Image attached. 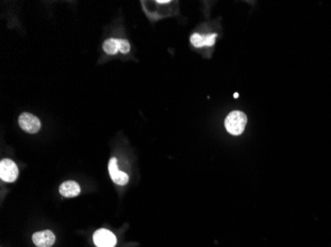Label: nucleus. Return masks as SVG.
Wrapping results in <instances>:
<instances>
[{
    "instance_id": "nucleus-1",
    "label": "nucleus",
    "mask_w": 331,
    "mask_h": 247,
    "mask_svg": "<svg viewBox=\"0 0 331 247\" xmlns=\"http://www.w3.org/2000/svg\"><path fill=\"white\" fill-rule=\"evenodd\" d=\"M247 116L241 111H233L224 121L225 129L232 136H240L246 127Z\"/></svg>"
},
{
    "instance_id": "nucleus-2",
    "label": "nucleus",
    "mask_w": 331,
    "mask_h": 247,
    "mask_svg": "<svg viewBox=\"0 0 331 247\" xmlns=\"http://www.w3.org/2000/svg\"><path fill=\"white\" fill-rule=\"evenodd\" d=\"M19 174L16 163L11 159H3L0 162V178L1 180L12 183L14 182Z\"/></svg>"
},
{
    "instance_id": "nucleus-3",
    "label": "nucleus",
    "mask_w": 331,
    "mask_h": 247,
    "mask_svg": "<svg viewBox=\"0 0 331 247\" xmlns=\"http://www.w3.org/2000/svg\"><path fill=\"white\" fill-rule=\"evenodd\" d=\"M18 123L20 128L29 134H36L41 129L40 120L36 116L29 113L21 114L19 116Z\"/></svg>"
},
{
    "instance_id": "nucleus-4",
    "label": "nucleus",
    "mask_w": 331,
    "mask_h": 247,
    "mask_svg": "<svg viewBox=\"0 0 331 247\" xmlns=\"http://www.w3.org/2000/svg\"><path fill=\"white\" fill-rule=\"evenodd\" d=\"M94 242L97 247H114L116 245V236L108 229L100 228L94 234Z\"/></svg>"
},
{
    "instance_id": "nucleus-5",
    "label": "nucleus",
    "mask_w": 331,
    "mask_h": 247,
    "mask_svg": "<svg viewBox=\"0 0 331 247\" xmlns=\"http://www.w3.org/2000/svg\"><path fill=\"white\" fill-rule=\"evenodd\" d=\"M32 239L37 247H51L55 243L56 236L51 230H43L35 232Z\"/></svg>"
},
{
    "instance_id": "nucleus-6",
    "label": "nucleus",
    "mask_w": 331,
    "mask_h": 247,
    "mask_svg": "<svg viewBox=\"0 0 331 247\" xmlns=\"http://www.w3.org/2000/svg\"><path fill=\"white\" fill-rule=\"evenodd\" d=\"M216 34H210L206 36H202L199 34H193L190 37V43L195 48H202V47H212L215 43Z\"/></svg>"
},
{
    "instance_id": "nucleus-7",
    "label": "nucleus",
    "mask_w": 331,
    "mask_h": 247,
    "mask_svg": "<svg viewBox=\"0 0 331 247\" xmlns=\"http://www.w3.org/2000/svg\"><path fill=\"white\" fill-rule=\"evenodd\" d=\"M60 193L66 198H73L79 195L80 187L76 182L69 180L60 186Z\"/></svg>"
},
{
    "instance_id": "nucleus-8",
    "label": "nucleus",
    "mask_w": 331,
    "mask_h": 247,
    "mask_svg": "<svg viewBox=\"0 0 331 247\" xmlns=\"http://www.w3.org/2000/svg\"><path fill=\"white\" fill-rule=\"evenodd\" d=\"M103 51L107 54V55H116L119 52V45H118V39H114V38H110L107 39L105 42L103 43Z\"/></svg>"
},
{
    "instance_id": "nucleus-9",
    "label": "nucleus",
    "mask_w": 331,
    "mask_h": 247,
    "mask_svg": "<svg viewBox=\"0 0 331 247\" xmlns=\"http://www.w3.org/2000/svg\"><path fill=\"white\" fill-rule=\"evenodd\" d=\"M112 181L117 184V185H126L129 181V177L125 172H122V171H117L115 174H113L112 176H110Z\"/></svg>"
},
{
    "instance_id": "nucleus-10",
    "label": "nucleus",
    "mask_w": 331,
    "mask_h": 247,
    "mask_svg": "<svg viewBox=\"0 0 331 247\" xmlns=\"http://www.w3.org/2000/svg\"><path fill=\"white\" fill-rule=\"evenodd\" d=\"M118 45H119V52L122 54H128L130 51V44L127 40L124 39H118Z\"/></svg>"
},
{
    "instance_id": "nucleus-11",
    "label": "nucleus",
    "mask_w": 331,
    "mask_h": 247,
    "mask_svg": "<svg viewBox=\"0 0 331 247\" xmlns=\"http://www.w3.org/2000/svg\"><path fill=\"white\" fill-rule=\"evenodd\" d=\"M108 170H109L110 176H112V175L115 174L117 171H119V169H118L117 159H116L115 157H112V158L109 160V163H108Z\"/></svg>"
},
{
    "instance_id": "nucleus-12",
    "label": "nucleus",
    "mask_w": 331,
    "mask_h": 247,
    "mask_svg": "<svg viewBox=\"0 0 331 247\" xmlns=\"http://www.w3.org/2000/svg\"><path fill=\"white\" fill-rule=\"evenodd\" d=\"M158 3H160V4H164V3H170V1H169V0H168V1H160V0H159Z\"/></svg>"
},
{
    "instance_id": "nucleus-13",
    "label": "nucleus",
    "mask_w": 331,
    "mask_h": 247,
    "mask_svg": "<svg viewBox=\"0 0 331 247\" xmlns=\"http://www.w3.org/2000/svg\"><path fill=\"white\" fill-rule=\"evenodd\" d=\"M238 96H239V94H238V93H235V94H234V97H235V98H237Z\"/></svg>"
}]
</instances>
